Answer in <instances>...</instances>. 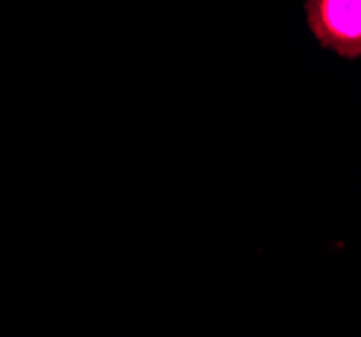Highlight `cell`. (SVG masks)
I'll return each mask as SVG.
<instances>
[{"label":"cell","instance_id":"6da1fadb","mask_svg":"<svg viewBox=\"0 0 361 337\" xmlns=\"http://www.w3.org/2000/svg\"><path fill=\"white\" fill-rule=\"evenodd\" d=\"M305 14L321 47L345 60H359L361 0H307Z\"/></svg>","mask_w":361,"mask_h":337}]
</instances>
